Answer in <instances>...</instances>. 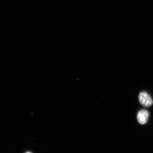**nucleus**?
Here are the masks:
<instances>
[{"label":"nucleus","mask_w":153,"mask_h":153,"mask_svg":"<svg viewBox=\"0 0 153 153\" xmlns=\"http://www.w3.org/2000/svg\"><path fill=\"white\" fill-rule=\"evenodd\" d=\"M139 100L143 106L147 108L150 107L153 104L152 97L148 93L145 91H141L139 93Z\"/></svg>","instance_id":"1"},{"label":"nucleus","mask_w":153,"mask_h":153,"mask_svg":"<svg viewBox=\"0 0 153 153\" xmlns=\"http://www.w3.org/2000/svg\"><path fill=\"white\" fill-rule=\"evenodd\" d=\"M149 114L146 110H142L140 111L137 114V120L139 123L143 124L146 123L148 121Z\"/></svg>","instance_id":"2"},{"label":"nucleus","mask_w":153,"mask_h":153,"mask_svg":"<svg viewBox=\"0 0 153 153\" xmlns=\"http://www.w3.org/2000/svg\"><path fill=\"white\" fill-rule=\"evenodd\" d=\"M25 153H32L30 152H26Z\"/></svg>","instance_id":"3"}]
</instances>
